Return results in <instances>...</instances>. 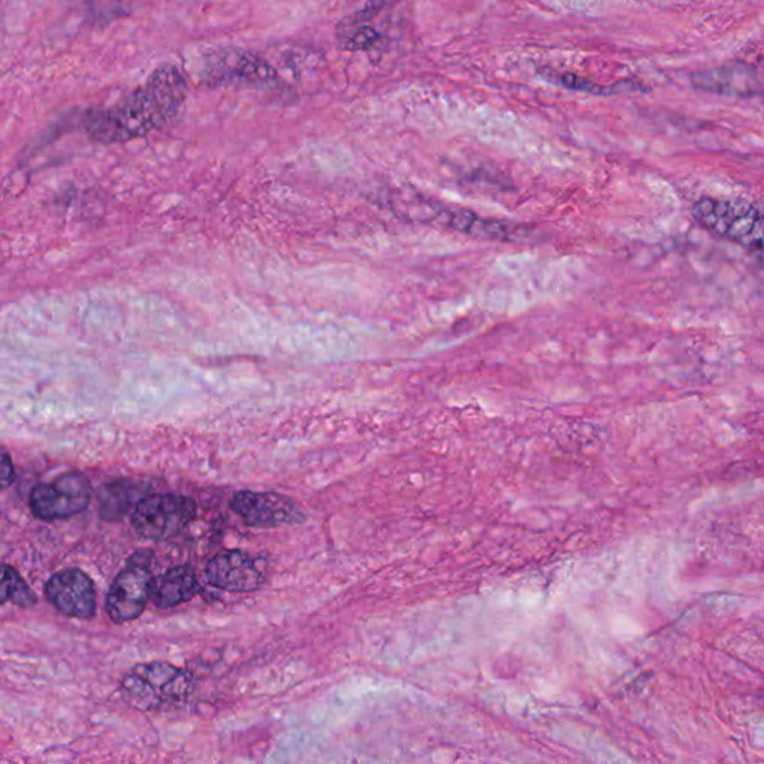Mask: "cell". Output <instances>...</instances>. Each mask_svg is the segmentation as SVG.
I'll return each mask as SVG.
<instances>
[{
    "mask_svg": "<svg viewBox=\"0 0 764 764\" xmlns=\"http://www.w3.org/2000/svg\"><path fill=\"white\" fill-rule=\"evenodd\" d=\"M234 512L250 527L293 526L305 521V512L290 497L273 492L243 490L232 499Z\"/></svg>",
    "mask_w": 764,
    "mask_h": 764,
    "instance_id": "obj_6",
    "label": "cell"
},
{
    "mask_svg": "<svg viewBox=\"0 0 764 764\" xmlns=\"http://www.w3.org/2000/svg\"><path fill=\"white\" fill-rule=\"evenodd\" d=\"M206 578L214 587L229 593H250L264 582L257 561L239 549L213 557L206 566Z\"/></svg>",
    "mask_w": 764,
    "mask_h": 764,
    "instance_id": "obj_8",
    "label": "cell"
},
{
    "mask_svg": "<svg viewBox=\"0 0 764 764\" xmlns=\"http://www.w3.org/2000/svg\"><path fill=\"white\" fill-rule=\"evenodd\" d=\"M151 554L138 551L115 577L107 596V611L117 625L137 620L145 611L153 587Z\"/></svg>",
    "mask_w": 764,
    "mask_h": 764,
    "instance_id": "obj_4",
    "label": "cell"
},
{
    "mask_svg": "<svg viewBox=\"0 0 764 764\" xmlns=\"http://www.w3.org/2000/svg\"><path fill=\"white\" fill-rule=\"evenodd\" d=\"M48 602L62 616L77 620H91L98 609V595L91 578L81 569L54 573L45 586Z\"/></svg>",
    "mask_w": 764,
    "mask_h": 764,
    "instance_id": "obj_7",
    "label": "cell"
},
{
    "mask_svg": "<svg viewBox=\"0 0 764 764\" xmlns=\"http://www.w3.org/2000/svg\"><path fill=\"white\" fill-rule=\"evenodd\" d=\"M197 590L199 581L195 569L188 565L177 566L163 573L162 577L154 578L151 599L156 606L167 609L190 602Z\"/></svg>",
    "mask_w": 764,
    "mask_h": 764,
    "instance_id": "obj_10",
    "label": "cell"
},
{
    "mask_svg": "<svg viewBox=\"0 0 764 764\" xmlns=\"http://www.w3.org/2000/svg\"><path fill=\"white\" fill-rule=\"evenodd\" d=\"M197 505L181 494H148L138 501L132 522L144 540H167L178 536L196 519Z\"/></svg>",
    "mask_w": 764,
    "mask_h": 764,
    "instance_id": "obj_3",
    "label": "cell"
},
{
    "mask_svg": "<svg viewBox=\"0 0 764 764\" xmlns=\"http://www.w3.org/2000/svg\"><path fill=\"white\" fill-rule=\"evenodd\" d=\"M187 98V82L174 64L156 69L145 84L107 110H93L85 130L103 144L128 142L169 123Z\"/></svg>",
    "mask_w": 764,
    "mask_h": 764,
    "instance_id": "obj_1",
    "label": "cell"
},
{
    "mask_svg": "<svg viewBox=\"0 0 764 764\" xmlns=\"http://www.w3.org/2000/svg\"><path fill=\"white\" fill-rule=\"evenodd\" d=\"M91 501L89 478L68 472L48 484H39L30 492V510L43 521L71 519L80 514Z\"/></svg>",
    "mask_w": 764,
    "mask_h": 764,
    "instance_id": "obj_5",
    "label": "cell"
},
{
    "mask_svg": "<svg viewBox=\"0 0 764 764\" xmlns=\"http://www.w3.org/2000/svg\"><path fill=\"white\" fill-rule=\"evenodd\" d=\"M195 688L191 672L166 662L140 663L121 681V694L138 711L172 710Z\"/></svg>",
    "mask_w": 764,
    "mask_h": 764,
    "instance_id": "obj_2",
    "label": "cell"
},
{
    "mask_svg": "<svg viewBox=\"0 0 764 764\" xmlns=\"http://www.w3.org/2000/svg\"><path fill=\"white\" fill-rule=\"evenodd\" d=\"M8 602L20 607H32L38 599L24 578L13 566L0 565V605Z\"/></svg>",
    "mask_w": 764,
    "mask_h": 764,
    "instance_id": "obj_12",
    "label": "cell"
},
{
    "mask_svg": "<svg viewBox=\"0 0 764 764\" xmlns=\"http://www.w3.org/2000/svg\"><path fill=\"white\" fill-rule=\"evenodd\" d=\"M692 82L697 90L721 96L754 98L761 93L759 73L751 64L742 62H733L720 68L694 73Z\"/></svg>",
    "mask_w": 764,
    "mask_h": 764,
    "instance_id": "obj_9",
    "label": "cell"
},
{
    "mask_svg": "<svg viewBox=\"0 0 764 764\" xmlns=\"http://www.w3.org/2000/svg\"><path fill=\"white\" fill-rule=\"evenodd\" d=\"M14 482L13 460L5 451H0V490L8 489Z\"/></svg>",
    "mask_w": 764,
    "mask_h": 764,
    "instance_id": "obj_14",
    "label": "cell"
},
{
    "mask_svg": "<svg viewBox=\"0 0 764 764\" xmlns=\"http://www.w3.org/2000/svg\"><path fill=\"white\" fill-rule=\"evenodd\" d=\"M750 204L745 199H713L702 197L692 205V214L697 223L712 234L726 238L727 230L733 218Z\"/></svg>",
    "mask_w": 764,
    "mask_h": 764,
    "instance_id": "obj_11",
    "label": "cell"
},
{
    "mask_svg": "<svg viewBox=\"0 0 764 764\" xmlns=\"http://www.w3.org/2000/svg\"><path fill=\"white\" fill-rule=\"evenodd\" d=\"M565 87L570 90H577V91H586V93L597 94V96H609V94L627 93V91H642L641 87H637L632 81H621L612 85H600L596 82L588 81L586 78L572 75V73H566L560 78Z\"/></svg>",
    "mask_w": 764,
    "mask_h": 764,
    "instance_id": "obj_13",
    "label": "cell"
}]
</instances>
